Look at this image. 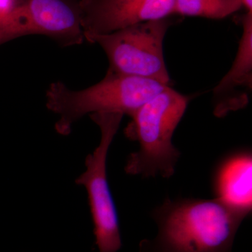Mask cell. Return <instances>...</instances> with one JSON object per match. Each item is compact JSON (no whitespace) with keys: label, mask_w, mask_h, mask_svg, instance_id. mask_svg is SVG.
<instances>
[{"label":"cell","mask_w":252,"mask_h":252,"mask_svg":"<svg viewBox=\"0 0 252 252\" xmlns=\"http://www.w3.org/2000/svg\"><path fill=\"white\" fill-rule=\"evenodd\" d=\"M154 238L144 239L139 252H233L245 218L216 198H165L154 209Z\"/></svg>","instance_id":"6da1fadb"},{"label":"cell","mask_w":252,"mask_h":252,"mask_svg":"<svg viewBox=\"0 0 252 252\" xmlns=\"http://www.w3.org/2000/svg\"><path fill=\"white\" fill-rule=\"evenodd\" d=\"M189 102V97L168 86L130 116L126 135L137 141L139 149L127 158V175L165 179L174 175L182 153L172 143V137Z\"/></svg>","instance_id":"7a4b0ae2"},{"label":"cell","mask_w":252,"mask_h":252,"mask_svg":"<svg viewBox=\"0 0 252 252\" xmlns=\"http://www.w3.org/2000/svg\"><path fill=\"white\" fill-rule=\"evenodd\" d=\"M168 86L152 79L108 69L102 81L84 90H71L61 81L53 83L46 92V106L59 116L56 131L67 135L70 133L73 124L86 114L113 112L130 117Z\"/></svg>","instance_id":"3957f363"},{"label":"cell","mask_w":252,"mask_h":252,"mask_svg":"<svg viewBox=\"0 0 252 252\" xmlns=\"http://www.w3.org/2000/svg\"><path fill=\"white\" fill-rule=\"evenodd\" d=\"M172 22L171 16L152 20L86 40L99 44L104 50L109 60L108 69L170 86L163 41Z\"/></svg>","instance_id":"277c9868"},{"label":"cell","mask_w":252,"mask_h":252,"mask_svg":"<svg viewBox=\"0 0 252 252\" xmlns=\"http://www.w3.org/2000/svg\"><path fill=\"white\" fill-rule=\"evenodd\" d=\"M124 116L113 112L91 114L100 130V141L94 152L86 157L85 172L75 181L87 192L99 252H117L122 247L117 207L107 180V159Z\"/></svg>","instance_id":"5b68a950"},{"label":"cell","mask_w":252,"mask_h":252,"mask_svg":"<svg viewBox=\"0 0 252 252\" xmlns=\"http://www.w3.org/2000/svg\"><path fill=\"white\" fill-rule=\"evenodd\" d=\"M9 16L20 36L41 34L66 46L85 39L80 0H19Z\"/></svg>","instance_id":"8992f818"},{"label":"cell","mask_w":252,"mask_h":252,"mask_svg":"<svg viewBox=\"0 0 252 252\" xmlns=\"http://www.w3.org/2000/svg\"><path fill=\"white\" fill-rule=\"evenodd\" d=\"M175 0H80L84 39L175 15Z\"/></svg>","instance_id":"52a82bcc"},{"label":"cell","mask_w":252,"mask_h":252,"mask_svg":"<svg viewBox=\"0 0 252 252\" xmlns=\"http://www.w3.org/2000/svg\"><path fill=\"white\" fill-rule=\"evenodd\" d=\"M240 22L243 33L234 61L213 89V113L218 118L245 108L252 91V11H246Z\"/></svg>","instance_id":"ba28073f"},{"label":"cell","mask_w":252,"mask_h":252,"mask_svg":"<svg viewBox=\"0 0 252 252\" xmlns=\"http://www.w3.org/2000/svg\"><path fill=\"white\" fill-rule=\"evenodd\" d=\"M215 198L244 218L252 209V153L243 149L218 162L212 177Z\"/></svg>","instance_id":"9c48e42d"},{"label":"cell","mask_w":252,"mask_h":252,"mask_svg":"<svg viewBox=\"0 0 252 252\" xmlns=\"http://www.w3.org/2000/svg\"><path fill=\"white\" fill-rule=\"evenodd\" d=\"M243 7L242 0H175V15L223 19Z\"/></svg>","instance_id":"30bf717a"},{"label":"cell","mask_w":252,"mask_h":252,"mask_svg":"<svg viewBox=\"0 0 252 252\" xmlns=\"http://www.w3.org/2000/svg\"><path fill=\"white\" fill-rule=\"evenodd\" d=\"M19 0H0V20L9 16L17 6Z\"/></svg>","instance_id":"8fae6325"},{"label":"cell","mask_w":252,"mask_h":252,"mask_svg":"<svg viewBox=\"0 0 252 252\" xmlns=\"http://www.w3.org/2000/svg\"><path fill=\"white\" fill-rule=\"evenodd\" d=\"M242 2L247 11H252V0H242Z\"/></svg>","instance_id":"7c38bea8"}]
</instances>
